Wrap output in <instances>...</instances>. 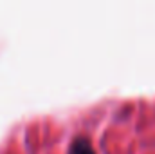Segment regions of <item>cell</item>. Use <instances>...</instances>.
I'll return each instance as SVG.
<instances>
[{
	"label": "cell",
	"instance_id": "cell-1",
	"mask_svg": "<svg viewBox=\"0 0 155 154\" xmlns=\"http://www.w3.org/2000/svg\"><path fill=\"white\" fill-rule=\"evenodd\" d=\"M69 154H96L92 143L87 140V138H76L72 143H71V149Z\"/></svg>",
	"mask_w": 155,
	"mask_h": 154
}]
</instances>
